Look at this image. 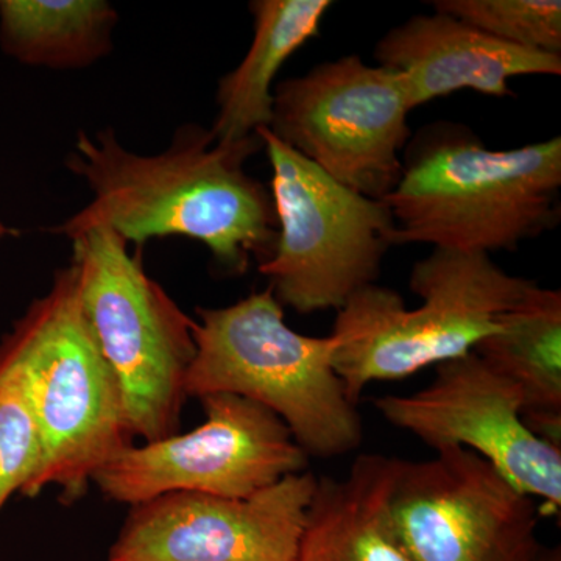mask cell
Instances as JSON below:
<instances>
[{"label": "cell", "mask_w": 561, "mask_h": 561, "mask_svg": "<svg viewBox=\"0 0 561 561\" xmlns=\"http://www.w3.org/2000/svg\"><path fill=\"white\" fill-rule=\"evenodd\" d=\"M117 22L106 0H0V47L32 68L87 69L113 50Z\"/></svg>", "instance_id": "e0dca14e"}, {"label": "cell", "mask_w": 561, "mask_h": 561, "mask_svg": "<svg viewBox=\"0 0 561 561\" xmlns=\"http://www.w3.org/2000/svg\"><path fill=\"white\" fill-rule=\"evenodd\" d=\"M537 561H561L560 548L545 549Z\"/></svg>", "instance_id": "ffe728a7"}, {"label": "cell", "mask_w": 561, "mask_h": 561, "mask_svg": "<svg viewBox=\"0 0 561 561\" xmlns=\"http://www.w3.org/2000/svg\"><path fill=\"white\" fill-rule=\"evenodd\" d=\"M319 478L247 497L173 491L131 505L108 561H295Z\"/></svg>", "instance_id": "7c38bea8"}, {"label": "cell", "mask_w": 561, "mask_h": 561, "mask_svg": "<svg viewBox=\"0 0 561 561\" xmlns=\"http://www.w3.org/2000/svg\"><path fill=\"white\" fill-rule=\"evenodd\" d=\"M411 111L394 70L350 55L276 84L268 130L343 186L383 201L401 180Z\"/></svg>", "instance_id": "ba28073f"}, {"label": "cell", "mask_w": 561, "mask_h": 561, "mask_svg": "<svg viewBox=\"0 0 561 561\" xmlns=\"http://www.w3.org/2000/svg\"><path fill=\"white\" fill-rule=\"evenodd\" d=\"M7 234H9V228H7L5 225L2 224V220H0V239L5 238Z\"/></svg>", "instance_id": "44dd1931"}, {"label": "cell", "mask_w": 561, "mask_h": 561, "mask_svg": "<svg viewBox=\"0 0 561 561\" xmlns=\"http://www.w3.org/2000/svg\"><path fill=\"white\" fill-rule=\"evenodd\" d=\"M187 398L227 393L268 409L308 457L359 448L362 421L334 368L335 339L291 330L271 287L224 308H198Z\"/></svg>", "instance_id": "277c9868"}, {"label": "cell", "mask_w": 561, "mask_h": 561, "mask_svg": "<svg viewBox=\"0 0 561 561\" xmlns=\"http://www.w3.org/2000/svg\"><path fill=\"white\" fill-rule=\"evenodd\" d=\"M81 309L116 376L131 437L158 442L180 432L195 356L192 320L147 275L140 247L110 228L72 241Z\"/></svg>", "instance_id": "8992f818"}, {"label": "cell", "mask_w": 561, "mask_h": 561, "mask_svg": "<svg viewBox=\"0 0 561 561\" xmlns=\"http://www.w3.org/2000/svg\"><path fill=\"white\" fill-rule=\"evenodd\" d=\"M400 459L364 454L343 478H319L295 561H412L390 516Z\"/></svg>", "instance_id": "5bb4252c"}, {"label": "cell", "mask_w": 561, "mask_h": 561, "mask_svg": "<svg viewBox=\"0 0 561 561\" xmlns=\"http://www.w3.org/2000/svg\"><path fill=\"white\" fill-rule=\"evenodd\" d=\"M560 136L512 150H489L459 125L420 133L400 183L383 198L393 245L490 254L548 231L560 217Z\"/></svg>", "instance_id": "3957f363"}, {"label": "cell", "mask_w": 561, "mask_h": 561, "mask_svg": "<svg viewBox=\"0 0 561 561\" xmlns=\"http://www.w3.org/2000/svg\"><path fill=\"white\" fill-rule=\"evenodd\" d=\"M330 0H254L253 41L245 57L217 87V111L210 131L220 142H239L268 128L273 117V81L284 62L320 33Z\"/></svg>", "instance_id": "2e32d148"}, {"label": "cell", "mask_w": 561, "mask_h": 561, "mask_svg": "<svg viewBox=\"0 0 561 561\" xmlns=\"http://www.w3.org/2000/svg\"><path fill=\"white\" fill-rule=\"evenodd\" d=\"M390 516L412 561H537L545 551L534 497L463 448L400 460Z\"/></svg>", "instance_id": "30bf717a"}, {"label": "cell", "mask_w": 561, "mask_h": 561, "mask_svg": "<svg viewBox=\"0 0 561 561\" xmlns=\"http://www.w3.org/2000/svg\"><path fill=\"white\" fill-rule=\"evenodd\" d=\"M201 402V426L133 443L95 472L103 496L128 507L173 491L247 497L308 471V454L268 409L227 393Z\"/></svg>", "instance_id": "9c48e42d"}, {"label": "cell", "mask_w": 561, "mask_h": 561, "mask_svg": "<svg viewBox=\"0 0 561 561\" xmlns=\"http://www.w3.org/2000/svg\"><path fill=\"white\" fill-rule=\"evenodd\" d=\"M257 135L272 165L278 221L275 250L260 272L283 308L341 311L381 273L383 254L393 245L389 206L331 179L268 128Z\"/></svg>", "instance_id": "52a82bcc"}, {"label": "cell", "mask_w": 561, "mask_h": 561, "mask_svg": "<svg viewBox=\"0 0 561 561\" xmlns=\"http://www.w3.org/2000/svg\"><path fill=\"white\" fill-rule=\"evenodd\" d=\"M0 379L27 402L43 445L31 497L47 486L72 504L95 472L133 445L116 376L103 357L83 309L73 265L55 272L0 339Z\"/></svg>", "instance_id": "7a4b0ae2"}, {"label": "cell", "mask_w": 561, "mask_h": 561, "mask_svg": "<svg viewBox=\"0 0 561 561\" xmlns=\"http://www.w3.org/2000/svg\"><path fill=\"white\" fill-rule=\"evenodd\" d=\"M262 149L257 133L220 142L197 124L179 128L158 154L125 149L110 128L94 138L79 131L66 165L87 181L92 201L51 232L73 241L110 228L138 247L183 236L205 243L228 271L243 273L251 257L267 261L278 239L272 194L245 172Z\"/></svg>", "instance_id": "6da1fadb"}, {"label": "cell", "mask_w": 561, "mask_h": 561, "mask_svg": "<svg viewBox=\"0 0 561 561\" xmlns=\"http://www.w3.org/2000/svg\"><path fill=\"white\" fill-rule=\"evenodd\" d=\"M375 55L400 76L411 110L461 90L508 98L513 77L561 73L560 55L502 43L438 11L391 28Z\"/></svg>", "instance_id": "4fadbf2b"}, {"label": "cell", "mask_w": 561, "mask_h": 561, "mask_svg": "<svg viewBox=\"0 0 561 561\" xmlns=\"http://www.w3.org/2000/svg\"><path fill=\"white\" fill-rule=\"evenodd\" d=\"M534 284L502 271L490 254L434 249L412 271L419 308L378 284L356 291L331 332L335 373L350 400L357 404L371 382L397 381L472 353Z\"/></svg>", "instance_id": "5b68a950"}, {"label": "cell", "mask_w": 561, "mask_h": 561, "mask_svg": "<svg viewBox=\"0 0 561 561\" xmlns=\"http://www.w3.org/2000/svg\"><path fill=\"white\" fill-rule=\"evenodd\" d=\"M393 426L434 451L463 448L497 471L551 515L561 511V448L523 420L522 391L476 353L437 365L434 381L411 394L376 398Z\"/></svg>", "instance_id": "8fae6325"}, {"label": "cell", "mask_w": 561, "mask_h": 561, "mask_svg": "<svg viewBox=\"0 0 561 561\" xmlns=\"http://www.w3.org/2000/svg\"><path fill=\"white\" fill-rule=\"evenodd\" d=\"M472 353L522 391L523 420L561 448V294L534 284Z\"/></svg>", "instance_id": "9a60e30c"}, {"label": "cell", "mask_w": 561, "mask_h": 561, "mask_svg": "<svg viewBox=\"0 0 561 561\" xmlns=\"http://www.w3.org/2000/svg\"><path fill=\"white\" fill-rule=\"evenodd\" d=\"M41 467L43 445L27 402L0 379V513L14 494L31 497Z\"/></svg>", "instance_id": "d6986e66"}, {"label": "cell", "mask_w": 561, "mask_h": 561, "mask_svg": "<svg viewBox=\"0 0 561 561\" xmlns=\"http://www.w3.org/2000/svg\"><path fill=\"white\" fill-rule=\"evenodd\" d=\"M432 7L502 43L561 57L560 0H435Z\"/></svg>", "instance_id": "ac0fdd59"}]
</instances>
